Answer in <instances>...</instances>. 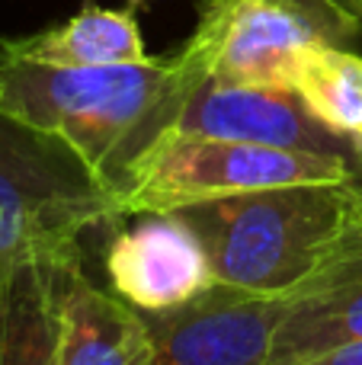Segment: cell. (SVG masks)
Here are the masks:
<instances>
[{
  "mask_svg": "<svg viewBox=\"0 0 362 365\" xmlns=\"http://www.w3.org/2000/svg\"><path fill=\"white\" fill-rule=\"evenodd\" d=\"M196 87L177 55L106 68H55L0 51V109L61 138L115 195L132 164L173 128Z\"/></svg>",
  "mask_w": 362,
  "mask_h": 365,
  "instance_id": "obj_1",
  "label": "cell"
},
{
  "mask_svg": "<svg viewBox=\"0 0 362 365\" xmlns=\"http://www.w3.org/2000/svg\"><path fill=\"white\" fill-rule=\"evenodd\" d=\"M353 182H292L222 195L173 212L196 231L218 282L263 295H292L346 237Z\"/></svg>",
  "mask_w": 362,
  "mask_h": 365,
  "instance_id": "obj_2",
  "label": "cell"
},
{
  "mask_svg": "<svg viewBox=\"0 0 362 365\" xmlns=\"http://www.w3.org/2000/svg\"><path fill=\"white\" fill-rule=\"evenodd\" d=\"M119 195L55 135L0 109V276L19 263H81V237L119 225Z\"/></svg>",
  "mask_w": 362,
  "mask_h": 365,
  "instance_id": "obj_3",
  "label": "cell"
},
{
  "mask_svg": "<svg viewBox=\"0 0 362 365\" xmlns=\"http://www.w3.org/2000/svg\"><path fill=\"white\" fill-rule=\"evenodd\" d=\"M343 0H205L177 61L192 81L295 90L305 55L359 36Z\"/></svg>",
  "mask_w": 362,
  "mask_h": 365,
  "instance_id": "obj_4",
  "label": "cell"
},
{
  "mask_svg": "<svg viewBox=\"0 0 362 365\" xmlns=\"http://www.w3.org/2000/svg\"><path fill=\"white\" fill-rule=\"evenodd\" d=\"M353 180H362V170L346 158L244 145V141L164 135L132 164L119 192V212L122 218H132L254 189Z\"/></svg>",
  "mask_w": 362,
  "mask_h": 365,
  "instance_id": "obj_5",
  "label": "cell"
},
{
  "mask_svg": "<svg viewBox=\"0 0 362 365\" xmlns=\"http://www.w3.org/2000/svg\"><path fill=\"white\" fill-rule=\"evenodd\" d=\"M289 295L212 282L167 311H141L151 330V365H269Z\"/></svg>",
  "mask_w": 362,
  "mask_h": 365,
  "instance_id": "obj_6",
  "label": "cell"
},
{
  "mask_svg": "<svg viewBox=\"0 0 362 365\" xmlns=\"http://www.w3.org/2000/svg\"><path fill=\"white\" fill-rule=\"evenodd\" d=\"M167 135L244 141L289 151L346 158L362 170V148L321 125L295 90L250 87L228 81H199Z\"/></svg>",
  "mask_w": 362,
  "mask_h": 365,
  "instance_id": "obj_7",
  "label": "cell"
},
{
  "mask_svg": "<svg viewBox=\"0 0 362 365\" xmlns=\"http://www.w3.org/2000/svg\"><path fill=\"white\" fill-rule=\"evenodd\" d=\"M106 247V276L115 295L138 311H167L202 295L212 282L209 253L177 212L132 215Z\"/></svg>",
  "mask_w": 362,
  "mask_h": 365,
  "instance_id": "obj_8",
  "label": "cell"
},
{
  "mask_svg": "<svg viewBox=\"0 0 362 365\" xmlns=\"http://www.w3.org/2000/svg\"><path fill=\"white\" fill-rule=\"evenodd\" d=\"M154 343L138 308L68 263L58 272V365H151Z\"/></svg>",
  "mask_w": 362,
  "mask_h": 365,
  "instance_id": "obj_9",
  "label": "cell"
},
{
  "mask_svg": "<svg viewBox=\"0 0 362 365\" xmlns=\"http://www.w3.org/2000/svg\"><path fill=\"white\" fill-rule=\"evenodd\" d=\"M362 340V253L340 250L289 295L269 365Z\"/></svg>",
  "mask_w": 362,
  "mask_h": 365,
  "instance_id": "obj_10",
  "label": "cell"
},
{
  "mask_svg": "<svg viewBox=\"0 0 362 365\" xmlns=\"http://www.w3.org/2000/svg\"><path fill=\"white\" fill-rule=\"evenodd\" d=\"M0 51L55 68H106L151 58L132 10H109L96 4H83L74 16L42 32L4 38Z\"/></svg>",
  "mask_w": 362,
  "mask_h": 365,
  "instance_id": "obj_11",
  "label": "cell"
},
{
  "mask_svg": "<svg viewBox=\"0 0 362 365\" xmlns=\"http://www.w3.org/2000/svg\"><path fill=\"white\" fill-rule=\"evenodd\" d=\"M58 272L32 259L0 276V365H58Z\"/></svg>",
  "mask_w": 362,
  "mask_h": 365,
  "instance_id": "obj_12",
  "label": "cell"
},
{
  "mask_svg": "<svg viewBox=\"0 0 362 365\" xmlns=\"http://www.w3.org/2000/svg\"><path fill=\"white\" fill-rule=\"evenodd\" d=\"M295 93L331 132L362 148V55L343 45H318L305 55Z\"/></svg>",
  "mask_w": 362,
  "mask_h": 365,
  "instance_id": "obj_13",
  "label": "cell"
},
{
  "mask_svg": "<svg viewBox=\"0 0 362 365\" xmlns=\"http://www.w3.org/2000/svg\"><path fill=\"white\" fill-rule=\"evenodd\" d=\"M289 365H362V340L340 343V346H331V349H321V353L305 356V359L289 362Z\"/></svg>",
  "mask_w": 362,
  "mask_h": 365,
  "instance_id": "obj_14",
  "label": "cell"
},
{
  "mask_svg": "<svg viewBox=\"0 0 362 365\" xmlns=\"http://www.w3.org/2000/svg\"><path fill=\"white\" fill-rule=\"evenodd\" d=\"M340 250H356V253H362V180H356V202H353L350 231H346V237L340 240V247L333 253H340Z\"/></svg>",
  "mask_w": 362,
  "mask_h": 365,
  "instance_id": "obj_15",
  "label": "cell"
},
{
  "mask_svg": "<svg viewBox=\"0 0 362 365\" xmlns=\"http://www.w3.org/2000/svg\"><path fill=\"white\" fill-rule=\"evenodd\" d=\"M343 4L353 10V16H356V23H359V29H362V0H343Z\"/></svg>",
  "mask_w": 362,
  "mask_h": 365,
  "instance_id": "obj_16",
  "label": "cell"
},
{
  "mask_svg": "<svg viewBox=\"0 0 362 365\" xmlns=\"http://www.w3.org/2000/svg\"><path fill=\"white\" fill-rule=\"evenodd\" d=\"M132 4H148V0H132Z\"/></svg>",
  "mask_w": 362,
  "mask_h": 365,
  "instance_id": "obj_17",
  "label": "cell"
}]
</instances>
